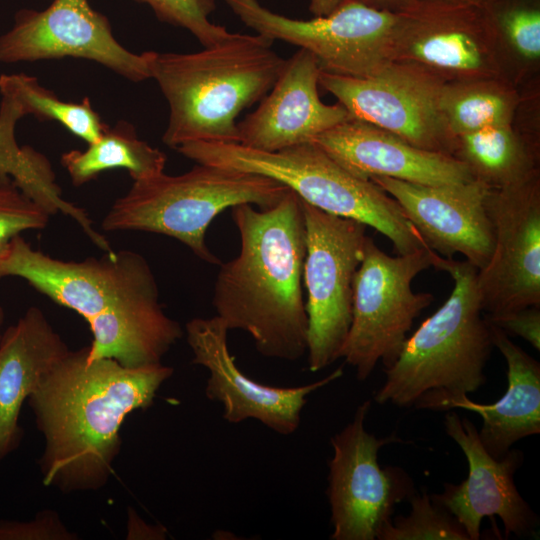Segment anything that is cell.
I'll return each instance as SVG.
<instances>
[{
  "mask_svg": "<svg viewBox=\"0 0 540 540\" xmlns=\"http://www.w3.org/2000/svg\"><path fill=\"white\" fill-rule=\"evenodd\" d=\"M87 347L68 354L27 399L44 438L43 484L64 493L103 488L121 449L120 428L149 408L173 368H130L111 358L87 360Z\"/></svg>",
  "mask_w": 540,
  "mask_h": 540,
  "instance_id": "6da1fadb",
  "label": "cell"
},
{
  "mask_svg": "<svg viewBox=\"0 0 540 540\" xmlns=\"http://www.w3.org/2000/svg\"><path fill=\"white\" fill-rule=\"evenodd\" d=\"M8 276L24 279L87 321L92 333L87 360L111 358L126 367L152 364L181 335L180 324L163 310L149 263L137 252L64 261L33 249L18 235L0 257V279Z\"/></svg>",
  "mask_w": 540,
  "mask_h": 540,
  "instance_id": "7a4b0ae2",
  "label": "cell"
},
{
  "mask_svg": "<svg viewBox=\"0 0 540 540\" xmlns=\"http://www.w3.org/2000/svg\"><path fill=\"white\" fill-rule=\"evenodd\" d=\"M231 208L239 254L220 263L212 305L229 330L247 332L267 358L296 361L307 351L302 293L306 226L301 198L291 189L274 206Z\"/></svg>",
  "mask_w": 540,
  "mask_h": 540,
  "instance_id": "3957f363",
  "label": "cell"
},
{
  "mask_svg": "<svg viewBox=\"0 0 540 540\" xmlns=\"http://www.w3.org/2000/svg\"><path fill=\"white\" fill-rule=\"evenodd\" d=\"M273 43L257 33H230L198 52H143L169 105L163 143H238L236 118L269 92L285 64Z\"/></svg>",
  "mask_w": 540,
  "mask_h": 540,
  "instance_id": "277c9868",
  "label": "cell"
},
{
  "mask_svg": "<svg viewBox=\"0 0 540 540\" xmlns=\"http://www.w3.org/2000/svg\"><path fill=\"white\" fill-rule=\"evenodd\" d=\"M434 268L452 277L451 294L384 369L386 379L374 394L379 404L448 410L486 381L484 368L494 345L478 295V269L466 260L440 255Z\"/></svg>",
  "mask_w": 540,
  "mask_h": 540,
  "instance_id": "5b68a950",
  "label": "cell"
},
{
  "mask_svg": "<svg viewBox=\"0 0 540 540\" xmlns=\"http://www.w3.org/2000/svg\"><path fill=\"white\" fill-rule=\"evenodd\" d=\"M176 150L199 164L279 181L316 208L374 228L392 242L398 255L428 247L391 195L355 176L311 142L268 152L239 143L195 141Z\"/></svg>",
  "mask_w": 540,
  "mask_h": 540,
  "instance_id": "8992f818",
  "label": "cell"
},
{
  "mask_svg": "<svg viewBox=\"0 0 540 540\" xmlns=\"http://www.w3.org/2000/svg\"><path fill=\"white\" fill-rule=\"evenodd\" d=\"M288 190L263 175L197 163L180 175L162 172L133 181L105 215L102 228L163 234L185 244L204 262L220 265L206 243L211 222L225 209L243 203L270 208Z\"/></svg>",
  "mask_w": 540,
  "mask_h": 540,
  "instance_id": "52a82bcc",
  "label": "cell"
},
{
  "mask_svg": "<svg viewBox=\"0 0 540 540\" xmlns=\"http://www.w3.org/2000/svg\"><path fill=\"white\" fill-rule=\"evenodd\" d=\"M438 254L431 248L390 256L367 237L354 278L352 321L340 358L367 379L378 362L389 368L397 360L412 324L430 306L429 292H414L412 282L434 267Z\"/></svg>",
  "mask_w": 540,
  "mask_h": 540,
  "instance_id": "ba28073f",
  "label": "cell"
},
{
  "mask_svg": "<svg viewBox=\"0 0 540 540\" xmlns=\"http://www.w3.org/2000/svg\"><path fill=\"white\" fill-rule=\"evenodd\" d=\"M224 1L257 34L313 54L321 71L362 78L394 61L403 13L343 0L327 15L303 20L275 13L258 0Z\"/></svg>",
  "mask_w": 540,
  "mask_h": 540,
  "instance_id": "9c48e42d",
  "label": "cell"
},
{
  "mask_svg": "<svg viewBox=\"0 0 540 540\" xmlns=\"http://www.w3.org/2000/svg\"><path fill=\"white\" fill-rule=\"evenodd\" d=\"M393 62L416 67L444 83H515L517 71L490 10L433 0H420L403 13Z\"/></svg>",
  "mask_w": 540,
  "mask_h": 540,
  "instance_id": "30bf717a",
  "label": "cell"
},
{
  "mask_svg": "<svg viewBox=\"0 0 540 540\" xmlns=\"http://www.w3.org/2000/svg\"><path fill=\"white\" fill-rule=\"evenodd\" d=\"M302 209L306 226V353L309 370L317 372L340 358L352 321L354 278L368 236L367 226L361 222L327 213L303 200Z\"/></svg>",
  "mask_w": 540,
  "mask_h": 540,
  "instance_id": "8fae6325",
  "label": "cell"
},
{
  "mask_svg": "<svg viewBox=\"0 0 540 540\" xmlns=\"http://www.w3.org/2000/svg\"><path fill=\"white\" fill-rule=\"evenodd\" d=\"M370 406V400L359 405L353 420L330 441L327 497L332 540L376 539L392 519L395 506L415 493L404 470L380 466L379 450L400 439L395 434L378 438L365 430Z\"/></svg>",
  "mask_w": 540,
  "mask_h": 540,
  "instance_id": "7c38bea8",
  "label": "cell"
},
{
  "mask_svg": "<svg viewBox=\"0 0 540 540\" xmlns=\"http://www.w3.org/2000/svg\"><path fill=\"white\" fill-rule=\"evenodd\" d=\"M443 81L408 64L391 62L368 77L321 71L319 85L355 120L410 144L454 156L455 137L441 109Z\"/></svg>",
  "mask_w": 540,
  "mask_h": 540,
  "instance_id": "4fadbf2b",
  "label": "cell"
},
{
  "mask_svg": "<svg viewBox=\"0 0 540 540\" xmlns=\"http://www.w3.org/2000/svg\"><path fill=\"white\" fill-rule=\"evenodd\" d=\"M486 206L494 247L476 276L483 312L495 317L540 306V174L491 188Z\"/></svg>",
  "mask_w": 540,
  "mask_h": 540,
  "instance_id": "5bb4252c",
  "label": "cell"
},
{
  "mask_svg": "<svg viewBox=\"0 0 540 540\" xmlns=\"http://www.w3.org/2000/svg\"><path fill=\"white\" fill-rule=\"evenodd\" d=\"M64 57L95 61L133 82L151 78L144 53L124 48L106 16L88 0H53L44 10L22 9L0 36V62Z\"/></svg>",
  "mask_w": 540,
  "mask_h": 540,
  "instance_id": "9a60e30c",
  "label": "cell"
},
{
  "mask_svg": "<svg viewBox=\"0 0 540 540\" xmlns=\"http://www.w3.org/2000/svg\"><path fill=\"white\" fill-rule=\"evenodd\" d=\"M229 329L217 315L196 317L185 325L192 350V363L209 371L205 395L223 406V418L230 424L256 419L281 435L294 433L301 421L307 396L343 375L338 368L313 383L295 387H275L259 383L244 374L230 354Z\"/></svg>",
  "mask_w": 540,
  "mask_h": 540,
  "instance_id": "2e32d148",
  "label": "cell"
},
{
  "mask_svg": "<svg viewBox=\"0 0 540 540\" xmlns=\"http://www.w3.org/2000/svg\"><path fill=\"white\" fill-rule=\"evenodd\" d=\"M444 425L447 435L463 451L469 473L460 484L446 483L442 493L430 495L432 500L458 520L470 540L480 538L482 519L494 515L501 519L506 536L533 534L539 518L514 483L523 453L510 449L500 459L492 457L483 447L475 425L455 412L446 414Z\"/></svg>",
  "mask_w": 540,
  "mask_h": 540,
  "instance_id": "e0dca14e",
  "label": "cell"
},
{
  "mask_svg": "<svg viewBox=\"0 0 540 540\" xmlns=\"http://www.w3.org/2000/svg\"><path fill=\"white\" fill-rule=\"evenodd\" d=\"M369 180L401 206L429 248L445 258L462 254L478 270L489 261L494 230L486 201L490 187L473 179L449 185H422L388 177Z\"/></svg>",
  "mask_w": 540,
  "mask_h": 540,
  "instance_id": "ac0fdd59",
  "label": "cell"
},
{
  "mask_svg": "<svg viewBox=\"0 0 540 540\" xmlns=\"http://www.w3.org/2000/svg\"><path fill=\"white\" fill-rule=\"evenodd\" d=\"M321 69L310 52L299 49L285 64L257 109L237 123L238 143L274 152L310 143L349 120L340 104H325L318 91Z\"/></svg>",
  "mask_w": 540,
  "mask_h": 540,
  "instance_id": "d6986e66",
  "label": "cell"
},
{
  "mask_svg": "<svg viewBox=\"0 0 540 540\" xmlns=\"http://www.w3.org/2000/svg\"><path fill=\"white\" fill-rule=\"evenodd\" d=\"M311 143L365 180L388 177L422 185H449L474 179L456 157L416 147L352 118L319 134Z\"/></svg>",
  "mask_w": 540,
  "mask_h": 540,
  "instance_id": "ffe728a7",
  "label": "cell"
},
{
  "mask_svg": "<svg viewBox=\"0 0 540 540\" xmlns=\"http://www.w3.org/2000/svg\"><path fill=\"white\" fill-rule=\"evenodd\" d=\"M70 349L38 307H30L0 339V462L20 444L25 400Z\"/></svg>",
  "mask_w": 540,
  "mask_h": 540,
  "instance_id": "44dd1931",
  "label": "cell"
},
{
  "mask_svg": "<svg viewBox=\"0 0 540 540\" xmlns=\"http://www.w3.org/2000/svg\"><path fill=\"white\" fill-rule=\"evenodd\" d=\"M489 325L493 345L507 363V391L492 404L476 403L463 396L453 401L449 409L462 408L479 414L483 419L479 439L492 457L500 459L517 441L540 433V364L503 330Z\"/></svg>",
  "mask_w": 540,
  "mask_h": 540,
  "instance_id": "7402d4cb",
  "label": "cell"
},
{
  "mask_svg": "<svg viewBox=\"0 0 540 540\" xmlns=\"http://www.w3.org/2000/svg\"><path fill=\"white\" fill-rule=\"evenodd\" d=\"M24 116L14 99L1 95L0 176H10L17 186L50 216L58 213L69 216L88 237H94L96 229L87 212L63 198L49 159L31 146L18 145L15 128Z\"/></svg>",
  "mask_w": 540,
  "mask_h": 540,
  "instance_id": "603a6c76",
  "label": "cell"
},
{
  "mask_svg": "<svg viewBox=\"0 0 540 540\" xmlns=\"http://www.w3.org/2000/svg\"><path fill=\"white\" fill-rule=\"evenodd\" d=\"M454 157L490 188L511 186L539 173L538 140L518 131L513 123L457 136Z\"/></svg>",
  "mask_w": 540,
  "mask_h": 540,
  "instance_id": "cb8c5ba5",
  "label": "cell"
},
{
  "mask_svg": "<svg viewBox=\"0 0 540 540\" xmlns=\"http://www.w3.org/2000/svg\"><path fill=\"white\" fill-rule=\"evenodd\" d=\"M60 161L73 185L81 186L115 168L127 169L133 181L150 178L164 172L166 155L140 140L132 124L120 121L84 151L65 152Z\"/></svg>",
  "mask_w": 540,
  "mask_h": 540,
  "instance_id": "d4e9b609",
  "label": "cell"
},
{
  "mask_svg": "<svg viewBox=\"0 0 540 540\" xmlns=\"http://www.w3.org/2000/svg\"><path fill=\"white\" fill-rule=\"evenodd\" d=\"M521 101L514 82L479 79L446 83L441 109L456 138L485 127L513 123Z\"/></svg>",
  "mask_w": 540,
  "mask_h": 540,
  "instance_id": "484cf974",
  "label": "cell"
},
{
  "mask_svg": "<svg viewBox=\"0 0 540 540\" xmlns=\"http://www.w3.org/2000/svg\"><path fill=\"white\" fill-rule=\"evenodd\" d=\"M0 94L14 99L24 115L53 120L88 144L98 140L109 127L93 109L90 100L66 102L40 85L38 79L24 73L1 74Z\"/></svg>",
  "mask_w": 540,
  "mask_h": 540,
  "instance_id": "4316f807",
  "label": "cell"
},
{
  "mask_svg": "<svg viewBox=\"0 0 540 540\" xmlns=\"http://www.w3.org/2000/svg\"><path fill=\"white\" fill-rule=\"evenodd\" d=\"M408 516H397L379 531L378 540H470L464 527L425 489L410 498Z\"/></svg>",
  "mask_w": 540,
  "mask_h": 540,
  "instance_id": "83f0119b",
  "label": "cell"
},
{
  "mask_svg": "<svg viewBox=\"0 0 540 540\" xmlns=\"http://www.w3.org/2000/svg\"><path fill=\"white\" fill-rule=\"evenodd\" d=\"M514 63L540 58V9L526 0H499L490 10Z\"/></svg>",
  "mask_w": 540,
  "mask_h": 540,
  "instance_id": "f1b7e54d",
  "label": "cell"
},
{
  "mask_svg": "<svg viewBox=\"0 0 540 540\" xmlns=\"http://www.w3.org/2000/svg\"><path fill=\"white\" fill-rule=\"evenodd\" d=\"M147 4L156 17L165 23L188 30L203 47L212 46L229 32L225 26L210 21L216 0H135Z\"/></svg>",
  "mask_w": 540,
  "mask_h": 540,
  "instance_id": "f546056e",
  "label": "cell"
},
{
  "mask_svg": "<svg viewBox=\"0 0 540 540\" xmlns=\"http://www.w3.org/2000/svg\"><path fill=\"white\" fill-rule=\"evenodd\" d=\"M50 215L7 175L0 176V257L12 239L24 231L47 226Z\"/></svg>",
  "mask_w": 540,
  "mask_h": 540,
  "instance_id": "4dcf8cb0",
  "label": "cell"
},
{
  "mask_svg": "<svg viewBox=\"0 0 540 540\" xmlns=\"http://www.w3.org/2000/svg\"><path fill=\"white\" fill-rule=\"evenodd\" d=\"M57 513L43 511L30 521L0 522V540H74Z\"/></svg>",
  "mask_w": 540,
  "mask_h": 540,
  "instance_id": "1f68e13d",
  "label": "cell"
},
{
  "mask_svg": "<svg viewBox=\"0 0 540 540\" xmlns=\"http://www.w3.org/2000/svg\"><path fill=\"white\" fill-rule=\"evenodd\" d=\"M485 318L507 335L521 337L540 350V306H528L495 317L485 315Z\"/></svg>",
  "mask_w": 540,
  "mask_h": 540,
  "instance_id": "d6a6232c",
  "label": "cell"
},
{
  "mask_svg": "<svg viewBox=\"0 0 540 540\" xmlns=\"http://www.w3.org/2000/svg\"><path fill=\"white\" fill-rule=\"evenodd\" d=\"M369 7L393 13H404L418 5L420 0H356Z\"/></svg>",
  "mask_w": 540,
  "mask_h": 540,
  "instance_id": "836d02e7",
  "label": "cell"
},
{
  "mask_svg": "<svg viewBox=\"0 0 540 540\" xmlns=\"http://www.w3.org/2000/svg\"><path fill=\"white\" fill-rule=\"evenodd\" d=\"M343 0H309V10L314 16L332 12Z\"/></svg>",
  "mask_w": 540,
  "mask_h": 540,
  "instance_id": "e575fe53",
  "label": "cell"
},
{
  "mask_svg": "<svg viewBox=\"0 0 540 540\" xmlns=\"http://www.w3.org/2000/svg\"><path fill=\"white\" fill-rule=\"evenodd\" d=\"M433 1H442L455 4H463L475 6L478 8L491 10L499 0H433Z\"/></svg>",
  "mask_w": 540,
  "mask_h": 540,
  "instance_id": "d590c367",
  "label": "cell"
},
{
  "mask_svg": "<svg viewBox=\"0 0 540 540\" xmlns=\"http://www.w3.org/2000/svg\"><path fill=\"white\" fill-rule=\"evenodd\" d=\"M3 321H4V310L3 308L0 306V339H1V336H2V333H1V326L3 324Z\"/></svg>",
  "mask_w": 540,
  "mask_h": 540,
  "instance_id": "8d00e7d4",
  "label": "cell"
}]
</instances>
